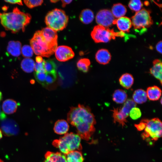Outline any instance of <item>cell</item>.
I'll use <instances>...</instances> for the list:
<instances>
[{
    "label": "cell",
    "instance_id": "6da1fadb",
    "mask_svg": "<svg viewBox=\"0 0 162 162\" xmlns=\"http://www.w3.org/2000/svg\"><path fill=\"white\" fill-rule=\"evenodd\" d=\"M67 121L75 127L81 139L89 141L95 130L94 116L88 106L79 104L72 107L67 114Z\"/></svg>",
    "mask_w": 162,
    "mask_h": 162
},
{
    "label": "cell",
    "instance_id": "7a4b0ae2",
    "mask_svg": "<svg viewBox=\"0 0 162 162\" xmlns=\"http://www.w3.org/2000/svg\"><path fill=\"white\" fill-rule=\"evenodd\" d=\"M31 15L14 8L12 12L0 13V20L2 25L6 30L16 33L20 30L23 32L25 27L30 22Z\"/></svg>",
    "mask_w": 162,
    "mask_h": 162
},
{
    "label": "cell",
    "instance_id": "3957f363",
    "mask_svg": "<svg viewBox=\"0 0 162 162\" xmlns=\"http://www.w3.org/2000/svg\"><path fill=\"white\" fill-rule=\"evenodd\" d=\"M31 46L37 55L49 57L52 55L57 47V43L47 40L43 36L41 30L36 31L30 40Z\"/></svg>",
    "mask_w": 162,
    "mask_h": 162
},
{
    "label": "cell",
    "instance_id": "277c9868",
    "mask_svg": "<svg viewBox=\"0 0 162 162\" xmlns=\"http://www.w3.org/2000/svg\"><path fill=\"white\" fill-rule=\"evenodd\" d=\"M81 139L77 134L72 132L67 133L58 139L54 140L52 145L58 148L63 154L66 155L72 151L82 149Z\"/></svg>",
    "mask_w": 162,
    "mask_h": 162
},
{
    "label": "cell",
    "instance_id": "5b68a950",
    "mask_svg": "<svg viewBox=\"0 0 162 162\" xmlns=\"http://www.w3.org/2000/svg\"><path fill=\"white\" fill-rule=\"evenodd\" d=\"M68 21V16L63 10L55 8L47 14L45 21L46 25L56 31H61L66 27Z\"/></svg>",
    "mask_w": 162,
    "mask_h": 162
},
{
    "label": "cell",
    "instance_id": "8992f818",
    "mask_svg": "<svg viewBox=\"0 0 162 162\" xmlns=\"http://www.w3.org/2000/svg\"><path fill=\"white\" fill-rule=\"evenodd\" d=\"M145 126L142 134L143 139L147 141H155L161 137L162 124L161 121L158 118L150 119H143Z\"/></svg>",
    "mask_w": 162,
    "mask_h": 162
},
{
    "label": "cell",
    "instance_id": "52a82bcc",
    "mask_svg": "<svg viewBox=\"0 0 162 162\" xmlns=\"http://www.w3.org/2000/svg\"><path fill=\"white\" fill-rule=\"evenodd\" d=\"M91 35L96 43H107L116 37H124V33L121 31L116 32L113 29L98 25L94 27Z\"/></svg>",
    "mask_w": 162,
    "mask_h": 162
},
{
    "label": "cell",
    "instance_id": "ba28073f",
    "mask_svg": "<svg viewBox=\"0 0 162 162\" xmlns=\"http://www.w3.org/2000/svg\"><path fill=\"white\" fill-rule=\"evenodd\" d=\"M131 19L132 23L134 29L140 31V33L145 31L147 28L153 24L150 11L145 9H142L136 12Z\"/></svg>",
    "mask_w": 162,
    "mask_h": 162
},
{
    "label": "cell",
    "instance_id": "9c48e42d",
    "mask_svg": "<svg viewBox=\"0 0 162 162\" xmlns=\"http://www.w3.org/2000/svg\"><path fill=\"white\" fill-rule=\"evenodd\" d=\"M136 104L132 99H129L124 103L123 106L120 108H113L112 117L114 122L118 123L122 127L126 125V118L129 115L131 109L136 107Z\"/></svg>",
    "mask_w": 162,
    "mask_h": 162
},
{
    "label": "cell",
    "instance_id": "30bf717a",
    "mask_svg": "<svg viewBox=\"0 0 162 162\" xmlns=\"http://www.w3.org/2000/svg\"><path fill=\"white\" fill-rule=\"evenodd\" d=\"M95 19L98 25L108 28L113 24H115L116 20L111 11L108 9L100 10L97 13Z\"/></svg>",
    "mask_w": 162,
    "mask_h": 162
},
{
    "label": "cell",
    "instance_id": "8fae6325",
    "mask_svg": "<svg viewBox=\"0 0 162 162\" xmlns=\"http://www.w3.org/2000/svg\"><path fill=\"white\" fill-rule=\"evenodd\" d=\"M1 128L2 133L7 136L17 134L19 131L17 123L10 119H5L2 121L1 124Z\"/></svg>",
    "mask_w": 162,
    "mask_h": 162
},
{
    "label": "cell",
    "instance_id": "7c38bea8",
    "mask_svg": "<svg viewBox=\"0 0 162 162\" xmlns=\"http://www.w3.org/2000/svg\"><path fill=\"white\" fill-rule=\"evenodd\" d=\"M55 53L57 59L61 62L67 61L73 58L74 56V53L71 48L67 46H57Z\"/></svg>",
    "mask_w": 162,
    "mask_h": 162
},
{
    "label": "cell",
    "instance_id": "4fadbf2b",
    "mask_svg": "<svg viewBox=\"0 0 162 162\" xmlns=\"http://www.w3.org/2000/svg\"><path fill=\"white\" fill-rule=\"evenodd\" d=\"M44 162H67L65 155L60 152H47L45 155Z\"/></svg>",
    "mask_w": 162,
    "mask_h": 162
},
{
    "label": "cell",
    "instance_id": "5bb4252c",
    "mask_svg": "<svg viewBox=\"0 0 162 162\" xmlns=\"http://www.w3.org/2000/svg\"><path fill=\"white\" fill-rule=\"evenodd\" d=\"M162 64L161 61L156 59L153 62V66L150 69V73L162 84Z\"/></svg>",
    "mask_w": 162,
    "mask_h": 162
},
{
    "label": "cell",
    "instance_id": "9a60e30c",
    "mask_svg": "<svg viewBox=\"0 0 162 162\" xmlns=\"http://www.w3.org/2000/svg\"><path fill=\"white\" fill-rule=\"evenodd\" d=\"M115 24H116L119 30L124 32H129L132 25L130 19L125 16H123L116 19Z\"/></svg>",
    "mask_w": 162,
    "mask_h": 162
},
{
    "label": "cell",
    "instance_id": "2e32d148",
    "mask_svg": "<svg viewBox=\"0 0 162 162\" xmlns=\"http://www.w3.org/2000/svg\"><path fill=\"white\" fill-rule=\"evenodd\" d=\"M96 61L99 64H106L109 63L111 59V55L106 49H102L96 52L95 56Z\"/></svg>",
    "mask_w": 162,
    "mask_h": 162
},
{
    "label": "cell",
    "instance_id": "e0dca14e",
    "mask_svg": "<svg viewBox=\"0 0 162 162\" xmlns=\"http://www.w3.org/2000/svg\"><path fill=\"white\" fill-rule=\"evenodd\" d=\"M18 105L17 103L15 100L11 99H8L3 102L2 109L4 113L10 114L16 111Z\"/></svg>",
    "mask_w": 162,
    "mask_h": 162
},
{
    "label": "cell",
    "instance_id": "ac0fdd59",
    "mask_svg": "<svg viewBox=\"0 0 162 162\" xmlns=\"http://www.w3.org/2000/svg\"><path fill=\"white\" fill-rule=\"evenodd\" d=\"M21 44L19 41H10L8 43L7 51L12 56L18 57L21 52Z\"/></svg>",
    "mask_w": 162,
    "mask_h": 162
},
{
    "label": "cell",
    "instance_id": "d6986e66",
    "mask_svg": "<svg viewBox=\"0 0 162 162\" xmlns=\"http://www.w3.org/2000/svg\"><path fill=\"white\" fill-rule=\"evenodd\" d=\"M69 125L68 122L64 119L58 120L55 123L53 130L56 134L61 135L65 134L69 130Z\"/></svg>",
    "mask_w": 162,
    "mask_h": 162
},
{
    "label": "cell",
    "instance_id": "ffe728a7",
    "mask_svg": "<svg viewBox=\"0 0 162 162\" xmlns=\"http://www.w3.org/2000/svg\"><path fill=\"white\" fill-rule=\"evenodd\" d=\"M146 93L147 98L151 100H158L161 94V90L158 87L154 86L149 87L147 89Z\"/></svg>",
    "mask_w": 162,
    "mask_h": 162
},
{
    "label": "cell",
    "instance_id": "44dd1931",
    "mask_svg": "<svg viewBox=\"0 0 162 162\" xmlns=\"http://www.w3.org/2000/svg\"><path fill=\"white\" fill-rule=\"evenodd\" d=\"M41 31L43 36L47 40L52 43H57L58 35L56 31L48 27L44 28Z\"/></svg>",
    "mask_w": 162,
    "mask_h": 162
},
{
    "label": "cell",
    "instance_id": "7402d4cb",
    "mask_svg": "<svg viewBox=\"0 0 162 162\" xmlns=\"http://www.w3.org/2000/svg\"><path fill=\"white\" fill-rule=\"evenodd\" d=\"M94 18V15L93 11L88 9L83 10L79 16L80 21L86 24L91 23L93 21Z\"/></svg>",
    "mask_w": 162,
    "mask_h": 162
},
{
    "label": "cell",
    "instance_id": "603a6c76",
    "mask_svg": "<svg viewBox=\"0 0 162 162\" xmlns=\"http://www.w3.org/2000/svg\"><path fill=\"white\" fill-rule=\"evenodd\" d=\"M121 85L123 88L128 89L130 88L133 84L134 79L132 75L128 73L122 74L119 80Z\"/></svg>",
    "mask_w": 162,
    "mask_h": 162
},
{
    "label": "cell",
    "instance_id": "cb8c5ba5",
    "mask_svg": "<svg viewBox=\"0 0 162 162\" xmlns=\"http://www.w3.org/2000/svg\"><path fill=\"white\" fill-rule=\"evenodd\" d=\"M133 100L136 104H142L146 102L147 97L146 92L142 89L135 90L133 95Z\"/></svg>",
    "mask_w": 162,
    "mask_h": 162
},
{
    "label": "cell",
    "instance_id": "d4e9b609",
    "mask_svg": "<svg viewBox=\"0 0 162 162\" xmlns=\"http://www.w3.org/2000/svg\"><path fill=\"white\" fill-rule=\"evenodd\" d=\"M127 11L126 7L121 3L114 4L112 7L111 12L114 16L116 18L123 16Z\"/></svg>",
    "mask_w": 162,
    "mask_h": 162
},
{
    "label": "cell",
    "instance_id": "484cf974",
    "mask_svg": "<svg viewBox=\"0 0 162 162\" xmlns=\"http://www.w3.org/2000/svg\"><path fill=\"white\" fill-rule=\"evenodd\" d=\"M127 95L123 90L118 89L116 90L112 95V100L116 103L121 104L124 103L127 100Z\"/></svg>",
    "mask_w": 162,
    "mask_h": 162
},
{
    "label": "cell",
    "instance_id": "4316f807",
    "mask_svg": "<svg viewBox=\"0 0 162 162\" xmlns=\"http://www.w3.org/2000/svg\"><path fill=\"white\" fill-rule=\"evenodd\" d=\"M35 63L34 61L30 58H25L22 61L21 67L25 72L30 73L34 69Z\"/></svg>",
    "mask_w": 162,
    "mask_h": 162
},
{
    "label": "cell",
    "instance_id": "83f0119b",
    "mask_svg": "<svg viewBox=\"0 0 162 162\" xmlns=\"http://www.w3.org/2000/svg\"><path fill=\"white\" fill-rule=\"evenodd\" d=\"M67 162H83L84 159L82 153L78 151H72L67 154Z\"/></svg>",
    "mask_w": 162,
    "mask_h": 162
},
{
    "label": "cell",
    "instance_id": "f1b7e54d",
    "mask_svg": "<svg viewBox=\"0 0 162 162\" xmlns=\"http://www.w3.org/2000/svg\"><path fill=\"white\" fill-rule=\"evenodd\" d=\"M90 64V60L87 58L80 59L77 62L76 65L79 70L84 72H87L89 70Z\"/></svg>",
    "mask_w": 162,
    "mask_h": 162
},
{
    "label": "cell",
    "instance_id": "f546056e",
    "mask_svg": "<svg viewBox=\"0 0 162 162\" xmlns=\"http://www.w3.org/2000/svg\"><path fill=\"white\" fill-rule=\"evenodd\" d=\"M56 64L53 60H44V68L46 73L56 74Z\"/></svg>",
    "mask_w": 162,
    "mask_h": 162
},
{
    "label": "cell",
    "instance_id": "4dcf8cb0",
    "mask_svg": "<svg viewBox=\"0 0 162 162\" xmlns=\"http://www.w3.org/2000/svg\"><path fill=\"white\" fill-rule=\"evenodd\" d=\"M142 6L143 4L140 0H131L128 4V6L130 9L136 12L141 10Z\"/></svg>",
    "mask_w": 162,
    "mask_h": 162
},
{
    "label": "cell",
    "instance_id": "1f68e13d",
    "mask_svg": "<svg viewBox=\"0 0 162 162\" xmlns=\"http://www.w3.org/2000/svg\"><path fill=\"white\" fill-rule=\"evenodd\" d=\"M21 52L23 56L26 58H29L32 56L34 52L31 46L25 45L21 48Z\"/></svg>",
    "mask_w": 162,
    "mask_h": 162
},
{
    "label": "cell",
    "instance_id": "d6a6232c",
    "mask_svg": "<svg viewBox=\"0 0 162 162\" xmlns=\"http://www.w3.org/2000/svg\"><path fill=\"white\" fill-rule=\"evenodd\" d=\"M129 115L133 119L136 120L141 117V112L140 109L135 107L131 109Z\"/></svg>",
    "mask_w": 162,
    "mask_h": 162
},
{
    "label": "cell",
    "instance_id": "836d02e7",
    "mask_svg": "<svg viewBox=\"0 0 162 162\" xmlns=\"http://www.w3.org/2000/svg\"><path fill=\"white\" fill-rule=\"evenodd\" d=\"M43 1L42 0H26L24 1V2L26 5L30 8L41 5L43 3Z\"/></svg>",
    "mask_w": 162,
    "mask_h": 162
},
{
    "label": "cell",
    "instance_id": "e575fe53",
    "mask_svg": "<svg viewBox=\"0 0 162 162\" xmlns=\"http://www.w3.org/2000/svg\"><path fill=\"white\" fill-rule=\"evenodd\" d=\"M46 74V73L36 72L34 74L36 80L42 84L45 83Z\"/></svg>",
    "mask_w": 162,
    "mask_h": 162
},
{
    "label": "cell",
    "instance_id": "d590c367",
    "mask_svg": "<svg viewBox=\"0 0 162 162\" xmlns=\"http://www.w3.org/2000/svg\"><path fill=\"white\" fill-rule=\"evenodd\" d=\"M44 60L41 63H36L34 69L36 72L46 73L44 68Z\"/></svg>",
    "mask_w": 162,
    "mask_h": 162
},
{
    "label": "cell",
    "instance_id": "8d00e7d4",
    "mask_svg": "<svg viewBox=\"0 0 162 162\" xmlns=\"http://www.w3.org/2000/svg\"><path fill=\"white\" fill-rule=\"evenodd\" d=\"M56 74L46 73L45 82L47 84L53 83L56 79Z\"/></svg>",
    "mask_w": 162,
    "mask_h": 162
},
{
    "label": "cell",
    "instance_id": "74e56055",
    "mask_svg": "<svg viewBox=\"0 0 162 162\" xmlns=\"http://www.w3.org/2000/svg\"><path fill=\"white\" fill-rule=\"evenodd\" d=\"M135 126L138 130H143L145 126V123L143 119L139 124H135Z\"/></svg>",
    "mask_w": 162,
    "mask_h": 162
},
{
    "label": "cell",
    "instance_id": "f35d334b",
    "mask_svg": "<svg viewBox=\"0 0 162 162\" xmlns=\"http://www.w3.org/2000/svg\"><path fill=\"white\" fill-rule=\"evenodd\" d=\"M5 2L12 4H17L20 5H22V2L21 0H4Z\"/></svg>",
    "mask_w": 162,
    "mask_h": 162
},
{
    "label": "cell",
    "instance_id": "ab89813d",
    "mask_svg": "<svg viewBox=\"0 0 162 162\" xmlns=\"http://www.w3.org/2000/svg\"><path fill=\"white\" fill-rule=\"evenodd\" d=\"M162 41H159L157 44L156 48L158 52L162 53Z\"/></svg>",
    "mask_w": 162,
    "mask_h": 162
},
{
    "label": "cell",
    "instance_id": "60d3db41",
    "mask_svg": "<svg viewBox=\"0 0 162 162\" xmlns=\"http://www.w3.org/2000/svg\"><path fill=\"white\" fill-rule=\"evenodd\" d=\"M72 0H61L62 2V6L63 8H64L65 7L66 5L67 4H69L70 3Z\"/></svg>",
    "mask_w": 162,
    "mask_h": 162
},
{
    "label": "cell",
    "instance_id": "b9f144b4",
    "mask_svg": "<svg viewBox=\"0 0 162 162\" xmlns=\"http://www.w3.org/2000/svg\"><path fill=\"white\" fill-rule=\"evenodd\" d=\"M36 61L37 63H41L43 61V60L41 56H38L36 57Z\"/></svg>",
    "mask_w": 162,
    "mask_h": 162
},
{
    "label": "cell",
    "instance_id": "7bdbcfd3",
    "mask_svg": "<svg viewBox=\"0 0 162 162\" xmlns=\"http://www.w3.org/2000/svg\"><path fill=\"white\" fill-rule=\"evenodd\" d=\"M2 130L0 129V139L2 138Z\"/></svg>",
    "mask_w": 162,
    "mask_h": 162
},
{
    "label": "cell",
    "instance_id": "ee69618b",
    "mask_svg": "<svg viewBox=\"0 0 162 162\" xmlns=\"http://www.w3.org/2000/svg\"><path fill=\"white\" fill-rule=\"evenodd\" d=\"M2 99V92L0 91V101Z\"/></svg>",
    "mask_w": 162,
    "mask_h": 162
},
{
    "label": "cell",
    "instance_id": "f6af8a7d",
    "mask_svg": "<svg viewBox=\"0 0 162 162\" xmlns=\"http://www.w3.org/2000/svg\"><path fill=\"white\" fill-rule=\"evenodd\" d=\"M58 0H51L50 1L52 3H56L58 1Z\"/></svg>",
    "mask_w": 162,
    "mask_h": 162
},
{
    "label": "cell",
    "instance_id": "bcb514c9",
    "mask_svg": "<svg viewBox=\"0 0 162 162\" xmlns=\"http://www.w3.org/2000/svg\"><path fill=\"white\" fill-rule=\"evenodd\" d=\"M0 162H3V161L0 159Z\"/></svg>",
    "mask_w": 162,
    "mask_h": 162
}]
</instances>
